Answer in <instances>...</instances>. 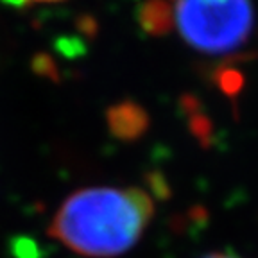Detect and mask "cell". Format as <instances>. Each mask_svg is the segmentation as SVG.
<instances>
[{
    "label": "cell",
    "instance_id": "obj_1",
    "mask_svg": "<svg viewBox=\"0 0 258 258\" xmlns=\"http://www.w3.org/2000/svg\"><path fill=\"white\" fill-rule=\"evenodd\" d=\"M153 215V198L137 186L81 188L57 208L48 235L79 256L115 258L137 246Z\"/></svg>",
    "mask_w": 258,
    "mask_h": 258
},
{
    "label": "cell",
    "instance_id": "obj_2",
    "mask_svg": "<svg viewBox=\"0 0 258 258\" xmlns=\"http://www.w3.org/2000/svg\"><path fill=\"white\" fill-rule=\"evenodd\" d=\"M142 27L172 34L205 57H235L256 31L254 0H144Z\"/></svg>",
    "mask_w": 258,
    "mask_h": 258
},
{
    "label": "cell",
    "instance_id": "obj_3",
    "mask_svg": "<svg viewBox=\"0 0 258 258\" xmlns=\"http://www.w3.org/2000/svg\"><path fill=\"white\" fill-rule=\"evenodd\" d=\"M203 258H238V256H235V254H231V253H212Z\"/></svg>",
    "mask_w": 258,
    "mask_h": 258
},
{
    "label": "cell",
    "instance_id": "obj_4",
    "mask_svg": "<svg viewBox=\"0 0 258 258\" xmlns=\"http://www.w3.org/2000/svg\"><path fill=\"white\" fill-rule=\"evenodd\" d=\"M16 2H57V0H16Z\"/></svg>",
    "mask_w": 258,
    "mask_h": 258
}]
</instances>
